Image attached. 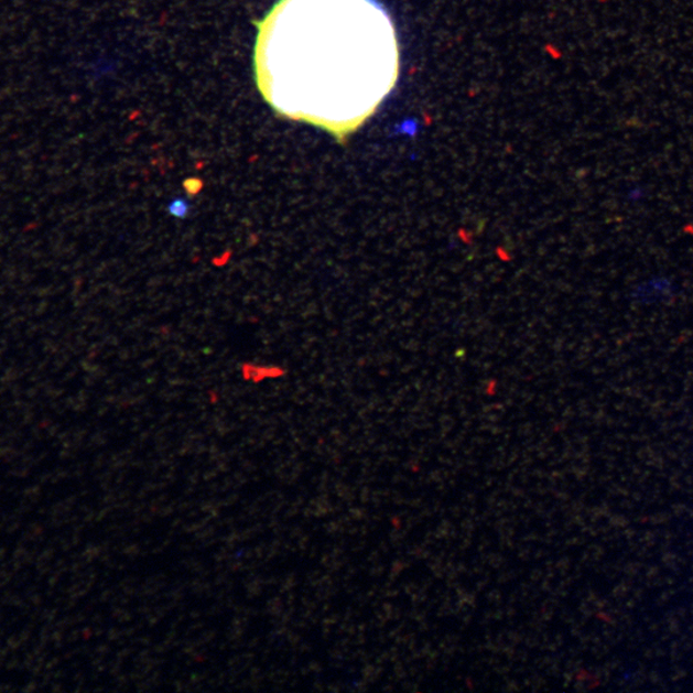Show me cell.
<instances>
[{"mask_svg":"<svg viewBox=\"0 0 693 693\" xmlns=\"http://www.w3.org/2000/svg\"><path fill=\"white\" fill-rule=\"evenodd\" d=\"M642 198H643L642 190H630V192L628 193V199L630 202H638V201H641Z\"/></svg>","mask_w":693,"mask_h":693,"instance_id":"4","label":"cell"},{"mask_svg":"<svg viewBox=\"0 0 693 693\" xmlns=\"http://www.w3.org/2000/svg\"><path fill=\"white\" fill-rule=\"evenodd\" d=\"M676 294L674 280L665 275H653L638 283L630 295L632 300L641 305H658V303L669 302Z\"/></svg>","mask_w":693,"mask_h":693,"instance_id":"2","label":"cell"},{"mask_svg":"<svg viewBox=\"0 0 693 693\" xmlns=\"http://www.w3.org/2000/svg\"><path fill=\"white\" fill-rule=\"evenodd\" d=\"M167 212L171 216L175 217V219L183 220L190 216L191 205L185 199L177 198V199H174L173 202H170Z\"/></svg>","mask_w":693,"mask_h":693,"instance_id":"3","label":"cell"},{"mask_svg":"<svg viewBox=\"0 0 693 693\" xmlns=\"http://www.w3.org/2000/svg\"><path fill=\"white\" fill-rule=\"evenodd\" d=\"M255 67L278 112L345 143L394 89L399 36L378 0H280L260 23Z\"/></svg>","mask_w":693,"mask_h":693,"instance_id":"1","label":"cell"}]
</instances>
